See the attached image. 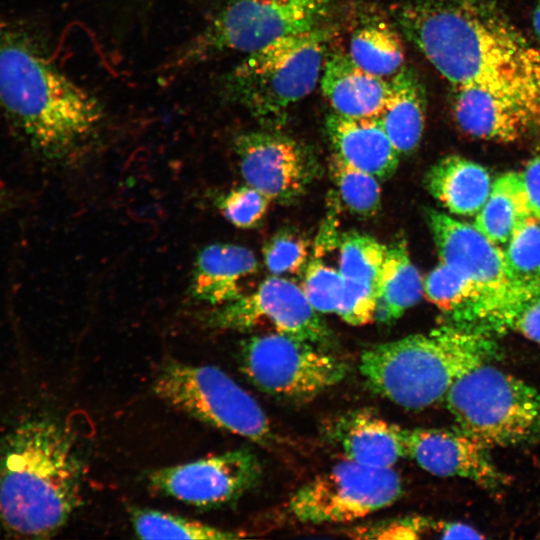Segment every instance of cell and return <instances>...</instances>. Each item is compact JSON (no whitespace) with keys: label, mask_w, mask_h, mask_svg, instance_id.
Listing matches in <instances>:
<instances>
[{"label":"cell","mask_w":540,"mask_h":540,"mask_svg":"<svg viewBox=\"0 0 540 540\" xmlns=\"http://www.w3.org/2000/svg\"><path fill=\"white\" fill-rule=\"evenodd\" d=\"M396 18L453 87L540 78V51L489 0H411Z\"/></svg>","instance_id":"6da1fadb"},{"label":"cell","mask_w":540,"mask_h":540,"mask_svg":"<svg viewBox=\"0 0 540 540\" xmlns=\"http://www.w3.org/2000/svg\"><path fill=\"white\" fill-rule=\"evenodd\" d=\"M0 107L44 158H70L98 132L99 101L52 65L18 29L0 22Z\"/></svg>","instance_id":"7a4b0ae2"},{"label":"cell","mask_w":540,"mask_h":540,"mask_svg":"<svg viewBox=\"0 0 540 540\" xmlns=\"http://www.w3.org/2000/svg\"><path fill=\"white\" fill-rule=\"evenodd\" d=\"M82 467L67 431L26 420L0 445V522L13 535L46 538L81 502Z\"/></svg>","instance_id":"3957f363"},{"label":"cell","mask_w":540,"mask_h":540,"mask_svg":"<svg viewBox=\"0 0 540 540\" xmlns=\"http://www.w3.org/2000/svg\"><path fill=\"white\" fill-rule=\"evenodd\" d=\"M496 356V345L482 333L453 324L371 346L362 352L359 369L375 393L421 410L445 399L460 377Z\"/></svg>","instance_id":"277c9868"},{"label":"cell","mask_w":540,"mask_h":540,"mask_svg":"<svg viewBox=\"0 0 540 540\" xmlns=\"http://www.w3.org/2000/svg\"><path fill=\"white\" fill-rule=\"evenodd\" d=\"M330 36L320 25L246 54L223 76L224 98L267 127L283 125L290 108L320 81Z\"/></svg>","instance_id":"5b68a950"},{"label":"cell","mask_w":540,"mask_h":540,"mask_svg":"<svg viewBox=\"0 0 540 540\" xmlns=\"http://www.w3.org/2000/svg\"><path fill=\"white\" fill-rule=\"evenodd\" d=\"M485 363L460 377L445 401L459 428L489 448L540 438V391Z\"/></svg>","instance_id":"8992f818"},{"label":"cell","mask_w":540,"mask_h":540,"mask_svg":"<svg viewBox=\"0 0 540 540\" xmlns=\"http://www.w3.org/2000/svg\"><path fill=\"white\" fill-rule=\"evenodd\" d=\"M336 0H226L174 59L184 68L223 53L254 52L322 25Z\"/></svg>","instance_id":"52a82bcc"},{"label":"cell","mask_w":540,"mask_h":540,"mask_svg":"<svg viewBox=\"0 0 540 540\" xmlns=\"http://www.w3.org/2000/svg\"><path fill=\"white\" fill-rule=\"evenodd\" d=\"M153 389L173 407L212 427L259 444L273 438L262 408L217 367L170 363L158 374Z\"/></svg>","instance_id":"ba28073f"},{"label":"cell","mask_w":540,"mask_h":540,"mask_svg":"<svg viewBox=\"0 0 540 540\" xmlns=\"http://www.w3.org/2000/svg\"><path fill=\"white\" fill-rule=\"evenodd\" d=\"M240 364L259 390L294 402L314 399L341 382L348 371L347 364L328 349L278 332L246 339Z\"/></svg>","instance_id":"9c48e42d"},{"label":"cell","mask_w":540,"mask_h":540,"mask_svg":"<svg viewBox=\"0 0 540 540\" xmlns=\"http://www.w3.org/2000/svg\"><path fill=\"white\" fill-rule=\"evenodd\" d=\"M402 493L401 478L392 468L345 459L301 486L288 507L304 523H347L390 506Z\"/></svg>","instance_id":"30bf717a"},{"label":"cell","mask_w":540,"mask_h":540,"mask_svg":"<svg viewBox=\"0 0 540 540\" xmlns=\"http://www.w3.org/2000/svg\"><path fill=\"white\" fill-rule=\"evenodd\" d=\"M427 220L440 262L468 278L483 293L485 304L478 318L490 322L510 305L531 295L514 287L503 250L474 224L435 210L428 212Z\"/></svg>","instance_id":"8fae6325"},{"label":"cell","mask_w":540,"mask_h":540,"mask_svg":"<svg viewBox=\"0 0 540 540\" xmlns=\"http://www.w3.org/2000/svg\"><path fill=\"white\" fill-rule=\"evenodd\" d=\"M319 314L301 286L274 275L254 292L218 306L207 315V323L222 330H246L268 322L278 333L329 349L334 341L333 333Z\"/></svg>","instance_id":"7c38bea8"},{"label":"cell","mask_w":540,"mask_h":540,"mask_svg":"<svg viewBox=\"0 0 540 540\" xmlns=\"http://www.w3.org/2000/svg\"><path fill=\"white\" fill-rule=\"evenodd\" d=\"M452 111L465 133L513 142L540 128V78L453 87Z\"/></svg>","instance_id":"4fadbf2b"},{"label":"cell","mask_w":540,"mask_h":540,"mask_svg":"<svg viewBox=\"0 0 540 540\" xmlns=\"http://www.w3.org/2000/svg\"><path fill=\"white\" fill-rule=\"evenodd\" d=\"M246 184L271 201L292 202L303 195L319 172L315 155L302 143L275 131H250L234 139Z\"/></svg>","instance_id":"5bb4252c"},{"label":"cell","mask_w":540,"mask_h":540,"mask_svg":"<svg viewBox=\"0 0 540 540\" xmlns=\"http://www.w3.org/2000/svg\"><path fill=\"white\" fill-rule=\"evenodd\" d=\"M260 475L256 455L236 449L155 470L148 479L157 492L204 508L237 500L258 483Z\"/></svg>","instance_id":"9a60e30c"},{"label":"cell","mask_w":540,"mask_h":540,"mask_svg":"<svg viewBox=\"0 0 540 540\" xmlns=\"http://www.w3.org/2000/svg\"><path fill=\"white\" fill-rule=\"evenodd\" d=\"M406 457L441 477H459L500 492L508 483L489 447L457 427L404 429Z\"/></svg>","instance_id":"2e32d148"},{"label":"cell","mask_w":540,"mask_h":540,"mask_svg":"<svg viewBox=\"0 0 540 540\" xmlns=\"http://www.w3.org/2000/svg\"><path fill=\"white\" fill-rule=\"evenodd\" d=\"M325 129L333 154L350 165L386 179L396 171L400 154L378 117L351 118L332 112Z\"/></svg>","instance_id":"e0dca14e"},{"label":"cell","mask_w":540,"mask_h":540,"mask_svg":"<svg viewBox=\"0 0 540 540\" xmlns=\"http://www.w3.org/2000/svg\"><path fill=\"white\" fill-rule=\"evenodd\" d=\"M329 435L346 459L360 465L387 469L406 457L404 429L365 409L336 418Z\"/></svg>","instance_id":"ac0fdd59"},{"label":"cell","mask_w":540,"mask_h":540,"mask_svg":"<svg viewBox=\"0 0 540 540\" xmlns=\"http://www.w3.org/2000/svg\"><path fill=\"white\" fill-rule=\"evenodd\" d=\"M319 82L333 112L351 118L378 117L390 87L389 79L365 71L342 51L326 57Z\"/></svg>","instance_id":"d6986e66"},{"label":"cell","mask_w":540,"mask_h":540,"mask_svg":"<svg viewBox=\"0 0 540 540\" xmlns=\"http://www.w3.org/2000/svg\"><path fill=\"white\" fill-rule=\"evenodd\" d=\"M257 270L254 253L240 245L213 243L197 255L189 286L190 297L212 306L239 298L241 281Z\"/></svg>","instance_id":"ffe728a7"},{"label":"cell","mask_w":540,"mask_h":540,"mask_svg":"<svg viewBox=\"0 0 540 540\" xmlns=\"http://www.w3.org/2000/svg\"><path fill=\"white\" fill-rule=\"evenodd\" d=\"M429 193L451 214L476 216L491 191L488 170L470 159L449 155L430 167L425 177Z\"/></svg>","instance_id":"44dd1931"},{"label":"cell","mask_w":540,"mask_h":540,"mask_svg":"<svg viewBox=\"0 0 540 540\" xmlns=\"http://www.w3.org/2000/svg\"><path fill=\"white\" fill-rule=\"evenodd\" d=\"M390 87L378 115L387 136L400 155L419 145L425 126L426 91L414 69L404 66L389 79Z\"/></svg>","instance_id":"7402d4cb"},{"label":"cell","mask_w":540,"mask_h":540,"mask_svg":"<svg viewBox=\"0 0 540 540\" xmlns=\"http://www.w3.org/2000/svg\"><path fill=\"white\" fill-rule=\"evenodd\" d=\"M423 281L411 262L407 244L398 240L388 246L377 283L375 320L392 323L420 300Z\"/></svg>","instance_id":"603a6c76"},{"label":"cell","mask_w":540,"mask_h":540,"mask_svg":"<svg viewBox=\"0 0 540 540\" xmlns=\"http://www.w3.org/2000/svg\"><path fill=\"white\" fill-rule=\"evenodd\" d=\"M531 215L520 172H507L493 181L474 226L495 244H506Z\"/></svg>","instance_id":"cb8c5ba5"},{"label":"cell","mask_w":540,"mask_h":540,"mask_svg":"<svg viewBox=\"0 0 540 540\" xmlns=\"http://www.w3.org/2000/svg\"><path fill=\"white\" fill-rule=\"evenodd\" d=\"M347 53L360 68L385 79L392 78L404 67L402 40L383 22H370L357 28L350 38Z\"/></svg>","instance_id":"d4e9b609"},{"label":"cell","mask_w":540,"mask_h":540,"mask_svg":"<svg viewBox=\"0 0 540 540\" xmlns=\"http://www.w3.org/2000/svg\"><path fill=\"white\" fill-rule=\"evenodd\" d=\"M423 294L460 323L476 319L485 304L483 293L472 281L441 262L423 280Z\"/></svg>","instance_id":"484cf974"},{"label":"cell","mask_w":540,"mask_h":540,"mask_svg":"<svg viewBox=\"0 0 540 540\" xmlns=\"http://www.w3.org/2000/svg\"><path fill=\"white\" fill-rule=\"evenodd\" d=\"M503 254L514 287L526 293L540 292V219L528 217L506 243Z\"/></svg>","instance_id":"4316f807"},{"label":"cell","mask_w":540,"mask_h":540,"mask_svg":"<svg viewBox=\"0 0 540 540\" xmlns=\"http://www.w3.org/2000/svg\"><path fill=\"white\" fill-rule=\"evenodd\" d=\"M134 530L142 539L224 540L239 536L205 523L152 509H133Z\"/></svg>","instance_id":"83f0119b"},{"label":"cell","mask_w":540,"mask_h":540,"mask_svg":"<svg viewBox=\"0 0 540 540\" xmlns=\"http://www.w3.org/2000/svg\"><path fill=\"white\" fill-rule=\"evenodd\" d=\"M387 249L370 235L345 233L339 241L338 269L346 280L377 285Z\"/></svg>","instance_id":"f1b7e54d"},{"label":"cell","mask_w":540,"mask_h":540,"mask_svg":"<svg viewBox=\"0 0 540 540\" xmlns=\"http://www.w3.org/2000/svg\"><path fill=\"white\" fill-rule=\"evenodd\" d=\"M330 173L340 197L350 211L372 216L380 208L381 188L378 178L360 170L332 154Z\"/></svg>","instance_id":"f546056e"},{"label":"cell","mask_w":540,"mask_h":540,"mask_svg":"<svg viewBox=\"0 0 540 540\" xmlns=\"http://www.w3.org/2000/svg\"><path fill=\"white\" fill-rule=\"evenodd\" d=\"M301 288L316 311L336 314L342 297L344 278L339 269L315 256L306 266Z\"/></svg>","instance_id":"4dcf8cb0"},{"label":"cell","mask_w":540,"mask_h":540,"mask_svg":"<svg viewBox=\"0 0 540 540\" xmlns=\"http://www.w3.org/2000/svg\"><path fill=\"white\" fill-rule=\"evenodd\" d=\"M270 202L261 191L245 184L218 195L215 205L231 224L246 229L263 219Z\"/></svg>","instance_id":"1f68e13d"},{"label":"cell","mask_w":540,"mask_h":540,"mask_svg":"<svg viewBox=\"0 0 540 540\" xmlns=\"http://www.w3.org/2000/svg\"><path fill=\"white\" fill-rule=\"evenodd\" d=\"M263 257L273 275L298 273L307 261L308 244L299 233L280 230L265 243Z\"/></svg>","instance_id":"d6a6232c"},{"label":"cell","mask_w":540,"mask_h":540,"mask_svg":"<svg viewBox=\"0 0 540 540\" xmlns=\"http://www.w3.org/2000/svg\"><path fill=\"white\" fill-rule=\"evenodd\" d=\"M438 521L422 516H408L360 526L349 536L361 539H419L437 531Z\"/></svg>","instance_id":"836d02e7"},{"label":"cell","mask_w":540,"mask_h":540,"mask_svg":"<svg viewBox=\"0 0 540 540\" xmlns=\"http://www.w3.org/2000/svg\"><path fill=\"white\" fill-rule=\"evenodd\" d=\"M377 285L344 279L342 297L336 314L351 325L375 320Z\"/></svg>","instance_id":"e575fe53"},{"label":"cell","mask_w":540,"mask_h":540,"mask_svg":"<svg viewBox=\"0 0 540 540\" xmlns=\"http://www.w3.org/2000/svg\"><path fill=\"white\" fill-rule=\"evenodd\" d=\"M509 328L540 344V293L523 298L502 311L491 323Z\"/></svg>","instance_id":"d590c367"},{"label":"cell","mask_w":540,"mask_h":540,"mask_svg":"<svg viewBox=\"0 0 540 540\" xmlns=\"http://www.w3.org/2000/svg\"><path fill=\"white\" fill-rule=\"evenodd\" d=\"M520 175L530 212L540 219V155L529 160Z\"/></svg>","instance_id":"8d00e7d4"},{"label":"cell","mask_w":540,"mask_h":540,"mask_svg":"<svg viewBox=\"0 0 540 540\" xmlns=\"http://www.w3.org/2000/svg\"><path fill=\"white\" fill-rule=\"evenodd\" d=\"M436 535L441 539H480L483 535L470 525L460 522H438Z\"/></svg>","instance_id":"74e56055"},{"label":"cell","mask_w":540,"mask_h":540,"mask_svg":"<svg viewBox=\"0 0 540 540\" xmlns=\"http://www.w3.org/2000/svg\"><path fill=\"white\" fill-rule=\"evenodd\" d=\"M532 22H533L534 32L540 41V1L534 8Z\"/></svg>","instance_id":"f35d334b"},{"label":"cell","mask_w":540,"mask_h":540,"mask_svg":"<svg viewBox=\"0 0 540 540\" xmlns=\"http://www.w3.org/2000/svg\"><path fill=\"white\" fill-rule=\"evenodd\" d=\"M0 203H1V195H0Z\"/></svg>","instance_id":"ab89813d"}]
</instances>
